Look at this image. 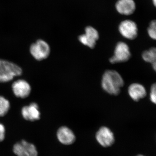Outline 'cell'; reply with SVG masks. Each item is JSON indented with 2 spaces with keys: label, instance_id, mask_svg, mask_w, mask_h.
Masks as SVG:
<instances>
[{
  "label": "cell",
  "instance_id": "obj_1",
  "mask_svg": "<svg viewBox=\"0 0 156 156\" xmlns=\"http://www.w3.org/2000/svg\"><path fill=\"white\" fill-rule=\"evenodd\" d=\"M124 85L122 77L116 71L107 70L104 73L101 79V86L107 93L111 95H119Z\"/></svg>",
  "mask_w": 156,
  "mask_h": 156
},
{
  "label": "cell",
  "instance_id": "obj_2",
  "mask_svg": "<svg viewBox=\"0 0 156 156\" xmlns=\"http://www.w3.org/2000/svg\"><path fill=\"white\" fill-rule=\"evenodd\" d=\"M22 74V69L17 64L0 59V83L9 82Z\"/></svg>",
  "mask_w": 156,
  "mask_h": 156
},
{
  "label": "cell",
  "instance_id": "obj_3",
  "mask_svg": "<svg viewBox=\"0 0 156 156\" xmlns=\"http://www.w3.org/2000/svg\"><path fill=\"white\" fill-rule=\"evenodd\" d=\"M30 51L35 59L38 61H41L48 58L50 55V48L47 42L39 40L31 45Z\"/></svg>",
  "mask_w": 156,
  "mask_h": 156
},
{
  "label": "cell",
  "instance_id": "obj_4",
  "mask_svg": "<svg viewBox=\"0 0 156 156\" xmlns=\"http://www.w3.org/2000/svg\"><path fill=\"white\" fill-rule=\"evenodd\" d=\"M131 56L128 45L124 42H120L116 46L114 54L109 60L112 64L125 62L129 60Z\"/></svg>",
  "mask_w": 156,
  "mask_h": 156
},
{
  "label": "cell",
  "instance_id": "obj_5",
  "mask_svg": "<svg viewBox=\"0 0 156 156\" xmlns=\"http://www.w3.org/2000/svg\"><path fill=\"white\" fill-rule=\"evenodd\" d=\"M13 150L14 153L17 156H38L35 146L25 140L15 144Z\"/></svg>",
  "mask_w": 156,
  "mask_h": 156
},
{
  "label": "cell",
  "instance_id": "obj_6",
  "mask_svg": "<svg viewBox=\"0 0 156 156\" xmlns=\"http://www.w3.org/2000/svg\"><path fill=\"white\" fill-rule=\"evenodd\" d=\"M98 142L103 147L111 146L115 141L112 131L108 127L103 126L99 128L95 135Z\"/></svg>",
  "mask_w": 156,
  "mask_h": 156
},
{
  "label": "cell",
  "instance_id": "obj_7",
  "mask_svg": "<svg viewBox=\"0 0 156 156\" xmlns=\"http://www.w3.org/2000/svg\"><path fill=\"white\" fill-rule=\"evenodd\" d=\"M99 38V34L95 28L88 27L85 30V34L79 37V40L85 46L93 49L96 45V42Z\"/></svg>",
  "mask_w": 156,
  "mask_h": 156
},
{
  "label": "cell",
  "instance_id": "obj_8",
  "mask_svg": "<svg viewBox=\"0 0 156 156\" xmlns=\"http://www.w3.org/2000/svg\"><path fill=\"white\" fill-rule=\"evenodd\" d=\"M119 30L122 36L129 40H134L137 36V26L132 20H124L121 23Z\"/></svg>",
  "mask_w": 156,
  "mask_h": 156
},
{
  "label": "cell",
  "instance_id": "obj_9",
  "mask_svg": "<svg viewBox=\"0 0 156 156\" xmlns=\"http://www.w3.org/2000/svg\"><path fill=\"white\" fill-rule=\"evenodd\" d=\"M12 89L14 95L21 98L28 97L31 91L30 85L27 81L23 80L15 81L12 84Z\"/></svg>",
  "mask_w": 156,
  "mask_h": 156
},
{
  "label": "cell",
  "instance_id": "obj_10",
  "mask_svg": "<svg viewBox=\"0 0 156 156\" xmlns=\"http://www.w3.org/2000/svg\"><path fill=\"white\" fill-rule=\"evenodd\" d=\"M21 114L23 119L27 121L34 122L40 119L41 113L37 104L33 102L29 105L23 107Z\"/></svg>",
  "mask_w": 156,
  "mask_h": 156
},
{
  "label": "cell",
  "instance_id": "obj_11",
  "mask_svg": "<svg viewBox=\"0 0 156 156\" xmlns=\"http://www.w3.org/2000/svg\"><path fill=\"white\" fill-rule=\"evenodd\" d=\"M56 135L58 141L64 145H70L76 140L73 132L66 126H62L58 128Z\"/></svg>",
  "mask_w": 156,
  "mask_h": 156
},
{
  "label": "cell",
  "instance_id": "obj_12",
  "mask_svg": "<svg viewBox=\"0 0 156 156\" xmlns=\"http://www.w3.org/2000/svg\"><path fill=\"white\" fill-rule=\"evenodd\" d=\"M128 93L131 99L135 101H139L144 98L147 94L145 87L138 83L130 85L128 88Z\"/></svg>",
  "mask_w": 156,
  "mask_h": 156
},
{
  "label": "cell",
  "instance_id": "obj_13",
  "mask_svg": "<svg viewBox=\"0 0 156 156\" xmlns=\"http://www.w3.org/2000/svg\"><path fill=\"white\" fill-rule=\"evenodd\" d=\"M116 8L120 14L129 15L135 11L136 5L133 0H119L116 4Z\"/></svg>",
  "mask_w": 156,
  "mask_h": 156
},
{
  "label": "cell",
  "instance_id": "obj_14",
  "mask_svg": "<svg viewBox=\"0 0 156 156\" xmlns=\"http://www.w3.org/2000/svg\"><path fill=\"white\" fill-rule=\"evenodd\" d=\"M143 59L144 61L152 64L154 70L156 69V49L155 48H151L145 50L142 54Z\"/></svg>",
  "mask_w": 156,
  "mask_h": 156
},
{
  "label": "cell",
  "instance_id": "obj_15",
  "mask_svg": "<svg viewBox=\"0 0 156 156\" xmlns=\"http://www.w3.org/2000/svg\"><path fill=\"white\" fill-rule=\"evenodd\" d=\"M10 108V103L8 99L0 96V117L5 115Z\"/></svg>",
  "mask_w": 156,
  "mask_h": 156
},
{
  "label": "cell",
  "instance_id": "obj_16",
  "mask_svg": "<svg viewBox=\"0 0 156 156\" xmlns=\"http://www.w3.org/2000/svg\"><path fill=\"white\" fill-rule=\"evenodd\" d=\"M156 23L155 20L152 21L148 29V33L149 36L154 40L156 38Z\"/></svg>",
  "mask_w": 156,
  "mask_h": 156
},
{
  "label": "cell",
  "instance_id": "obj_17",
  "mask_svg": "<svg viewBox=\"0 0 156 156\" xmlns=\"http://www.w3.org/2000/svg\"><path fill=\"white\" fill-rule=\"evenodd\" d=\"M150 98L151 101L152 103L156 104V84H153L151 89Z\"/></svg>",
  "mask_w": 156,
  "mask_h": 156
},
{
  "label": "cell",
  "instance_id": "obj_18",
  "mask_svg": "<svg viewBox=\"0 0 156 156\" xmlns=\"http://www.w3.org/2000/svg\"><path fill=\"white\" fill-rule=\"evenodd\" d=\"M5 128L3 124L0 123V142L5 139Z\"/></svg>",
  "mask_w": 156,
  "mask_h": 156
},
{
  "label": "cell",
  "instance_id": "obj_19",
  "mask_svg": "<svg viewBox=\"0 0 156 156\" xmlns=\"http://www.w3.org/2000/svg\"><path fill=\"white\" fill-rule=\"evenodd\" d=\"M154 4L155 6H156V0H153Z\"/></svg>",
  "mask_w": 156,
  "mask_h": 156
},
{
  "label": "cell",
  "instance_id": "obj_20",
  "mask_svg": "<svg viewBox=\"0 0 156 156\" xmlns=\"http://www.w3.org/2000/svg\"><path fill=\"white\" fill-rule=\"evenodd\" d=\"M136 156H144V155H137Z\"/></svg>",
  "mask_w": 156,
  "mask_h": 156
}]
</instances>
